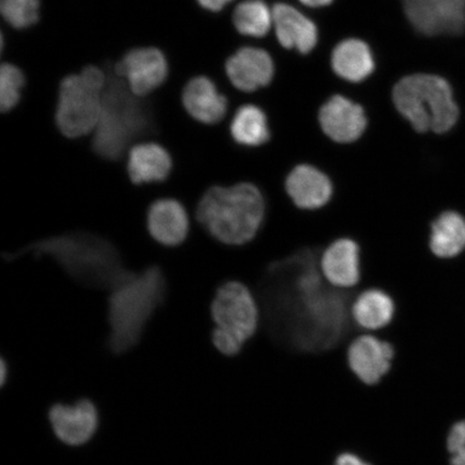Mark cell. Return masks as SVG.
<instances>
[{
  "instance_id": "obj_4",
  "label": "cell",
  "mask_w": 465,
  "mask_h": 465,
  "mask_svg": "<svg viewBox=\"0 0 465 465\" xmlns=\"http://www.w3.org/2000/svg\"><path fill=\"white\" fill-rule=\"evenodd\" d=\"M166 291V278L159 266L139 274L129 272L115 284L108 302L110 351L124 353L138 344L145 325L164 303Z\"/></svg>"
},
{
  "instance_id": "obj_5",
  "label": "cell",
  "mask_w": 465,
  "mask_h": 465,
  "mask_svg": "<svg viewBox=\"0 0 465 465\" xmlns=\"http://www.w3.org/2000/svg\"><path fill=\"white\" fill-rule=\"evenodd\" d=\"M392 101L407 124L420 135L429 133L446 135L461 119L456 91L443 75L427 73L406 75L394 85Z\"/></svg>"
},
{
  "instance_id": "obj_7",
  "label": "cell",
  "mask_w": 465,
  "mask_h": 465,
  "mask_svg": "<svg viewBox=\"0 0 465 465\" xmlns=\"http://www.w3.org/2000/svg\"><path fill=\"white\" fill-rule=\"evenodd\" d=\"M107 84L101 68L87 66L67 75L60 84L55 113L57 129L68 138H80L96 129Z\"/></svg>"
},
{
  "instance_id": "obj_14",
  "label": "cell",
  "mask_w": 465,
  "mask_h": 465,
  "mask_svg": "<svg viewBox=\"0 0 465 465\" xmlns=\"http://www.w3.org/2000/svg\"><path fill=\"white\" fill-rule=\"evenodd\" d=\"M49 420L58 440L69 446H80L94 436L98 411L91 401L81 400L74 405L52 406Z\"/></svg>"
},
{
  "instance_id": "obj_2",
  "label": "cell",
  "mask_w": 465,
  "mask_h": 465,
  "mask_svg": "<svg viewBox=\"0 0 465 465\" xmlns=\"http://www.w3.org/2000/svg\"><path fill=\"white\" fill-rule=\"evenodd\" d=\"M48 255L74 281L94 289L112 290L129 272L112 242L92 232H75L31 243L19 252L8 254L13 260L22 254Z\"/></svg>"
},
{
  "instance_id": "obj_26",
  "label": "cell",
  "mask_w": 465,
  "mask_h": 465,
  "mask_svg": "<svg viewBox=\"0 0 465 465\" xmlns=\"http://www.w3.org/2000/svg\"><path fill=\"white\" fill-rule=\"evenodd\" d=\"M0 13L15 29L31 27L40 19V0H0Z\"/></svg>"
},
{
  "instance_id": "obj_23",
  "label": "cell",
  "mask_w": 465,
  "mask_h": 465,
  "mask_svg": "<svg viewBox=\"0 0 465 465\" xmlns=\"http://www.w3.org/2000/svg\"><path fill=\"white\" fill-rule=\"evenodd\" d=\"M334 73L349 83H361L375 69L370 46L360 39H346L335 46L332 54Z\"/></svg>"
},
{
  "instance_id": "obj_10",
  "label": "cell",
  "mask_w": 465,
  "mask_h": 465,
  "mask_svg": "<svg viewBox=\"0 0 465 465\" xmlns=\"http://www.w3.org/2000/svg\"><path fill=\"white\" fill-rule=\"evenodd\" d=\"M318 124L324 135L337 144L356 143L369 129L368 115L361 104L341 95H334L322 104Z\"/></svg>"
},
{
  "instance_id": "obj_27",
  "label": "cell",
  "mask_w": 465,
  "mask_h": 465,
  "mask_svg": "<svg viewBox=\"0 0 465 465\" xmlns=\"http://www.w3.org/2000/svg\"><path fill=\"white\" fill-rule=\"evenodd\" d=\"M25 77L14 64L5 63L0 68V109L3 113L13 110L20 102Z\"/></svg>"
},
{
  "instance_id": "obj_17",
  "label": "cell",
  "mask_w": 465,
  "mask_h": 465,
  "mask_svg": "<svg viewBox=\"0 0 465 465\" xmlns=\"http://www.w3.org/2000/svg\"><path fill=\"white\" fill-rule=\"evenodd\" d=\"M147 225L153 240L166 247L182 245L187 240L190 229L185 208L173 199L155 201L149 207Z\"/></svg>"
},
{
  "instance_id": "obj_24",
  "label": "cell",
  "mask_w": 465,
  "mask_h": 465,
  "mask_svg": "<svg viewBox=\"0 0 465 465\" xmlns=\"http://www.w3.org/2000/svg\"><path fill=\"white\" fill-rule=\"evenodd\" d=\"M232 141L240 148L257 149L269 143L272 127L260 107L248 104L237 109L230 124Z\"/></svg>"
},
{
  "instance_id": "obj_1",
  "label": "cell",
  "mask_w": 465,
  "mask_h": 465,
  "mask_svg": "<svg viewBox=\"0 0 465 465\" xmlns=\"http://www.w3.org/2000/svg\"><path fill=\"white\" fill-rule=\"evenodd\" d=\"M322 252L303 248L249 277L246 284L260 306L259 330L275 347L300 354L327 353L361 332L351 317L359 291L325 281L320 270Z\"/></svg>"
},
{
  "instance_id": "obj_16",
  "label": "cell",
  "mask_w": 465,
  "mask_h": 465,
  "mask_svg": "<svg viewBox=\"0 0 465 465\" xmlns=\"http://www.w3.org/2000/svg\"><path fill=\"white\" fill-rule=\"evenodd\" d=\"M225 72L236 89L253 92L271 84L275 66L269 52L246 46L229 58Z\"/></svg>"
},
{
  "instance_id": "obj_9",
  "label": "cell",
  "mask_w": 465,
  "mask_h": 465,
  "mask_svg": "<svg viewBox=\"0 0 465 465\" xmlns=\"http://www.w3.org/2000/svg\"><path fill=\"white\" fill-rule=\"evenodd\" d=\"M412 27L426 37H462L465 0H402Z\"/></svg>"
},
{
  "instance_id": "obj_22",
  "label": "cell",
  "mask_w": 465,
  "mask_h": 465,
  "mask_svg": "<svg viewBox=\"0 0 465 465\" xmlns=\"http://www.w3.org/2000/svg\"><path fill=\"white\" fill-rule=\"evenodd\" d=\"M429 247L434 257L453 260L465 252V216L453 209L440 213L430 226Z\"/></svg>"
},
{
  "instance_id": "obj_29",
  "label": "cell",
  "mask_w": 465,
  "mask_h": 465,
  "mask_svg": "<svg viewBox=\"0 0 465 465\" xmlns=\"http://www.w3.org/2000/svg\"><path fill=\"white\" fill-rule=\"evenodd\" d=\"M334 465H371L369 462L363 460L354 453L344 452L336 458Z\"/></svg>"
},
{
  "instance_id": "obj_6",
  "label": "cell",
  "mask_w": 465,
  "mask_h": 465,
  "mask_svg": "<svg viewBox=\"0 0 465 465\" xmlns=\"http://www.w3.org/2000/svg\"><path fill=\"white\" fill-rule=\"evenodd\" d=\"M147 106L134 95L124 79L109 74L100 121L92 149L104 161H118L134 139L153 131Z\"/></svg>"
},
{
  "instance_id": "obj_25",
  "label": "cell",
  "mask_w": 465,
  "mask_h": 465,
  "mask_svg": "<svg viewBox=\"0 0 465 465\" xmlns=\"http://www.w3.org/2000/svg\"><path fill=\"white\" fill-rule=\"evenodd\" d=\"M272 23V10L263 0H245L237 5L232 14V25L237 32L249 37H264Z\"/></svg>"
},
{
  "instance_id": "obj_21",
  "label": "cell",
  "mask_w": 465,
  "mask_h": 465,
  "mask_svg": "<svg viewBox=\"0 0 465 465\" xmlns=\"http://www.w3.org/2000/svg\"><path fill=\"white\" fill-rule=\"evenodd\" d=\"M173 160L161 144L141 143L131 150L127 173L134 184L163 183L171 176Z\"/></svg>"
},
{
  "instance_id": "obj_19",
  "label": "cell",
  "mask_w": 465,
  "mask_h": 465,
  "mask_svg": "<svg viewBox=\"0 0 465 465\" xmlns=\"http://www.w3.org/2000/svg\"><path fill=\"white\" fill-rule=\"evenodd\" d=\"M183 104L192 118L206 125L220 124L228 113V101L207 77L189 81L183 92Z\"/></svg>"
},
{
  "instance_id": "obj_18",
  "label": "cell",
  "mask_w": 465,
  "mask_h": 465,
  "mask_svg": "<svg viewBox=\"0 0 465 465\" xmlns=\"http://www.w3.org/2000/svg\"><path fill=\"white\" fill-rule=\"evenodd\" d=\"M272 19L279 44L286 49H295L307 54L318 43V29L298 9L288 4L279 3L272 8Z\"/></svg>"
},
{
  "instance_id": "obj_13",
  "label": "cell",
  "mask_w": 465,
  "mask_h": 465,
  "mask_svg": "<svg viewBox=\"0 0 465 465\" xmlns=\"http://www.w3.org/2000/svg\"><path fill=\"white\" fill-rule=\"evenodd\" d=\"M320 270L331 286L354 289L362 279L361 247L351 238H339L324 249Z\"/></svg>"
},
{
  "instance_id": "obj_20",
  "label": "cell",
  "mask_w": 465,
  "mask_h": 465,
  "mask_svg": "<svg viewBox=\"0 0 465 465\" xmlns=\"http://www.w3.org/2000/svg\"><path fill=\"white\" fill-rule=\"evenodd\" d=\"M397 315V304L385 290L370 288L361 291L354 298L351 317L361 332H380L393 322Z\"/></svg>"
},
{
  "instance_id": "obj_15",
  "label": "cell",
  "mask_w": 465,
  "mask_h": 465,
  "mask_svg": "<svg viewBox=\"0 0 465 465\" xmlns=\"http://www.w3.org/2000/svg\"><path fill=\"white\" fill-rule=\"evenodd\" d=\"M284 185L291 201L302 211H318L327 206L334 195L329 174L306 163L290 172Z\"/></svg>"
},
{
  "instance_id": "obj_31",
  "label": "cell",
  "mask_w": 465,
  "mask_h": 465,
  "mask_svg": "<svg viewBox=\"0 0 465 465\" xmlns=\"http://www.w3.org/2000/svg\"><path fill=\"white\" fill-rule=\"evenodd\" d=\"M300 2L308 5V7L319 8L332 4L333 0H300Z\"/></svg>"
},
{
  "instance_id": "obj_8",
  "label": "cell",
  "mask_w": 465,
  "mask_h": 465,
  "mask_svg": "<svg viewBox=\"0 0 465 465\" xmlns=\"http://www.w3.org/2000/svg\"><path fill=\"white\" fill-rule=\"evenodd\" d=\"M211 312L214 328L234 337L243 346L259 332L260 306L252 291L243 282L229 281L219 284Z\"/></svg>"
},
{
  "instance_id": "obj_3",
  "label": "cell",
  "mask_w": 465,
  "mask_h": 465,
  "mask_svg": "<svg viewBox=\"0 0 465 465\" xmlns=\"http://www.w3.org/2000/svg\"><path fill=\"white\" fill-rule=\"evenodd\" d=\"M266 216V200L257 185L214 184L203 194L196 218L220 245L242 247L257 237Z\"/></svg>"
},
{
  "instance_id": "obj_32",
  "label": "cell",
  "mask_w": 465,
  "mask_h": 465,
  "mask_svg": "<svg viewBox=\"0 0 465 465\" xmlns=\"http://www.w3.org/2000/svg\"><path fill=\"white\" fill-rule=\"evenodd\" d=\"M8 373V365L5 360H2V366H0V381H2V385H5V381H7Z\"/></svg>"
},
{
  "instance_id": "obj_11",
  "label": "cell",
  "mask_w": 465,
  "mask_h": 465,
  "mask_svg": "<svg viewBox=\"0 0 465 465\" xmlns=\"http://www.w3.org/2000/svg\"><path fill=\"white\" fill-rule=\"evenodd\" d=\"M397 349L381 336L362 333L354 337L347 348L349 368L365 385L373 386L391 370Z\"/></svg>"
},
{
  "instance_id": "obj_28",
  "label": "cell",
  "mask_w": 465,
  "mask_h": 465,
  "mask_svg": "<svg viewBox=\"0 0 465 465\" xmlns=\"http://www.w3.org/2000/svg\"><path fill=\"white\" fill-rule=\"evenodd\" d=\"M451 465H465V421L453 426L447 440Z\"/></svg>"
},
{
  "instance_id": "obj_30",
  "label": "cell",
  "mask_w": 465,
  "mask_h": 465,
  "mask_svg": "<svg viewBox=\"0 0 465 465\" xmlns=\"http://www.w3.org/2000/svg\"><path fill=\"white\" fill-rule=\"evenodd\" d=\"M203 9L213 11V13H218L224 9L225 5H228L232 0H196Z\"/></svg>"
},
{
  "instance_id": "obj_12",
  "label": "cell",
  "mask_w": 465,
  "mask_h": 465,
  "mask_svg": "<svg viewBox=\"0 0 465 465\" xmlns=\"http://www.w3.org/2000/svg\"><path fill=\"white\" fill-rule=\"evenodd\" d=\"M114 74L124 79L134 95L143 97L164 84L168 64L162 51L145 46L127 52L116 64Z\"/></svg>"
}]
</instances>
